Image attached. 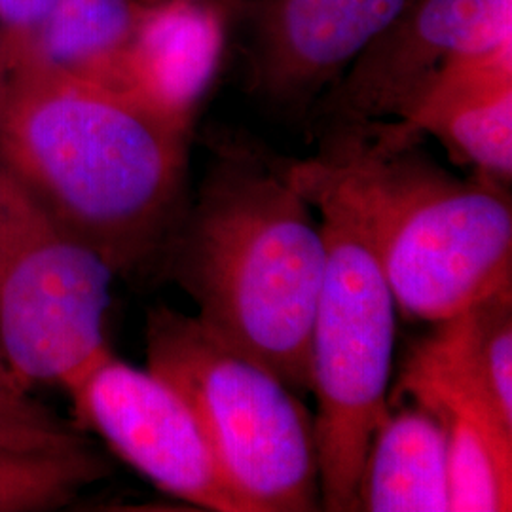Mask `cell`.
Here are the masks:
<instances>
[{"mask_svg":"<svg viewBox=\"0 0 512 512\" xmlns=\"http://www.w3.org/2000/svg\"><path fill=\"white\" fill-rule=\"evenodd\" d=\"M92 446L71 421L33 393L0 351V450L14 454H63Z\"/></svg>","mask_w":512,"mask_h":512,"instance_id":"obj_16","label":"cell"},{"mask_svg":"<svg viewBox=\"0 0 512 512\" xmlns=\"http://www.w3.org/2000/svg\"><path fill=\"white\" fill-rule=\"evenodd\" d=\"M408 2L266 0L251 48L256 92L279 109H308Z\"/></svg>","mask_w":512,"mask_h":512,"instance_id":"obj_10","label":"cell"},{"mask_svg":"<svg viewBox=\"0 0 512 512\" xmlns=\"http://www.w3.org/2000/svg\"><path fill=\"white\" fill-rule=\"evenodd\" d=\"M220 46L219 16L200 2L175 0L143 10L109 86L192 129L217 74Z\"/></svg>","mask_w":512,"mask_h":512,"instance_id":"obj_12","label":"cell"},{"mask_svg":"<svg viewBox=\"0 0 512 512\" xmlns=\"http://www.w3.org/2000/svg\"><path fill=\"white\" fill-rule=\"evenodd\" d=\"M317 211L327 262L310 334L321 509L359 511L366 450L389 403L397 304L348 188L317 154L281 160Z\"/></svg>","mask_w":512,"mask_h":512,"instance_id":"obj_4","label":"cell"},{"mask_svg":"<svg viewBox=\"0 0 512 512\" xmlns=\"http://www.w3.org/2000/svg\"><path fill=\"white\" fill-rule=\"evenodd\" d=\"M380 126L397 141L431 135L475 175L509 186L512 44L459 61L431 82L404 118Z\"/></svg>","mask_w":512,"mask_h":512,"instance_id":"obj_11","label":"cell"},{"mask_svg":"<svg viewBox=\"0 0 512 512\" xmlns=\"http://www.w3.org/2000/svg\"><path fill=\"white\" fill-rule=\"evenodd\" d=\"M55 0H0V19L6 33H29L48 14Z\"/></svg>","mask_w":512,"mask_h":512,"instance_id":"obj_18","label":"cell"},{"mask_svg":"<svg viewBox=\"0 0 512 512\" xmlns=\"http://www.w3.org/2000/svg\"><path fill=\"white\" fill-rule=\"evenodd\" d=\"M395 393L427 410L446 435L450 511H511L512 421L476 372L463 311L410 351Z\"/></svg>","mask_w":512,"mask_h":512,"instance_id":"obj_9","label":"cell"},{"mask_svg":"<svg viewBox=\"0 0 512 512\" xmlns=\"http://www.w3.org/2000/svg\"><path fill=\"white\" fill-rule=\"evenodd\" d=\"M315 217L281 158L226 148L162 256L203 325L293 391L310 389L311 321L327 262Z\"/></svg>","mask_w":512,"mask_h":512,"instance_id":"obj_2","label":"cell"},{"mask_svg":"<svg viewBox=\"0 0 512 512\" xmlns=\"http://www.w3.org/2000/svg\"><path fill=\"white\" fill-rule=\"evenodd\" d=\"M145 338L148 368L192 408L239 511L321 509L315 420L289 385L196 315L154 306Z\"/></svg>","mask_w":512,"mask_h":512,"instance_id":"obj_5","label":"cell"},{"mask_svg":"<svg viewBox=\"0 0 512 512\" xmlns=\"http://www.w3.org/2000/svg\"><path fill=\"white\" fill-rule=\"evenodd\" d=\"M512 44V0H410L321 101L319 131L404 118L431 82Z\"/></svg>","mask_w":512,"mask_h":512,"instance_id":"obj_8","label":"cell"},{"mask_svg":"<svg viewBox=\"0 0 512 512\" xmlns=\"http://www.w3.org/2000/svg\"><path fill=\"white\" fill-rule=\"evenodd\" d=\"M359 511L448 512L446 435L420 406L389 408L366 450Z\"/></svg>","mask_w":512,"mask_h":512,"instance_id":"obj_13","label":"cell"},{"mask_svg":"<svg viewBox=\"0 0 512 512\" xmlns=\"http://www.w3.org/2000/svg\"><path fill=\"white\" fill-rule=\"evenodd\" d=\"M61 389L80 425L158 490L207 511L241 512L200 421L160 374L129 365L109 348Z\"/></svg>","mask_w":512,"mask_h":512,"instance_id":"obj_7","label":"cell"},{"mask_svg":"<svg viewBox=\"0 0 512 512\" xmlns=\"http://www.w3.org/2000/svg\"><path fill=\"white\" fill-rule=\"evenodd\" d=\"M463 317L476 372L499 412L512 421V289L486 296Z\"/></svg>","mask_w":512,"mask_h":512,"instance_id":"obj_17","label":"cell"},{"mask_svg":"<svg viewBox=\"0 0 512 512\" xmlns=\"http://www.w3.org/2000/svg\"><path fill=\"white\" fill-rule=\"evenodd\" d=\"M110 463L93 446L63 454L0 450V512L61 509L82 490L110 475Z\"/></svg>","mask_w":512,"mask_h":512,"instance_id":"obj_15","label":"cell"},{"mask_svg":"<svg viewBox=\"0 0 512 512\" xmlns=\"http://www.w3.org/2000/svg\"><path fill=\"white\" fill-rule=\"evenodd\" d=\"M145 8L131 0H55L29 33H2L8 61H25L109 84Z\"/></svg>","mask_w":512,"mask_h":512,"instance_id":"obj_14","label":"cell"},{"mask_svg":"<svg viewBox=\"0 0 512 512\" xmlns=\"http://www.w3.org/2000/svg\"><path fill=\"white\" fill-rule=\"evenodd\" d=\"M6 63L0 167L114 274L162 262L190 203V129L109 84Z\"/></svg>","mask_w":512,"mask_h":512,"instance_id":"obj_1","label":"cell"},{"mask_svg":"<svg viewBox=\"0 0 512 512\" xmlns=\"http://www.w3.org/2000/svg\"><path fill=\"white\" fill-rule=\"evenodd\" d=\"M317 156L359 207L404 317L439 325L512 289L507 184L459 179L380 124L323 133Z\"/></svg>","mask_w":512,"mask_h":512,"instance_id":"obj_3","label":"cell"},{"mask_svg":"<svg viewBox=\"0 0 512 512\" xmlns=\"http://www.w3.org/2000/svg\"><path fill=\"white\" fill-rule=\"evenodd\" d=\"M6 80H8V63H6L2 50H0V97H2V92H4Z\"/></svg>","mask_w":512,"mask_h":512,"instance_id":"obj_19","label":"cell"},{"mask_svg":"<svg viewBox=\"0 0 512 512\" xmlns=\"http://www.w3.org/2000/svg\"><path fill=\"white\" fill-rule=\"evenodd\" d=\"M116 274L0 167V351L29 385H61L109 349Z\"/></svg>","mask_w":512,"mask_h":512,"instance_id":"obj_6","label":"cell"}]
</instances>
